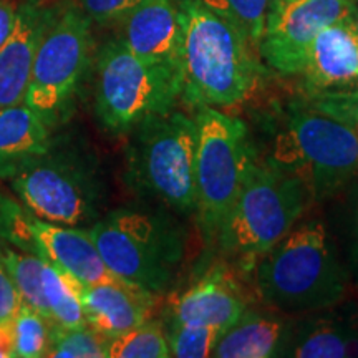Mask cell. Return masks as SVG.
Returning <instances> with one entry per match:
<instances>
[{"label":"cell","instance_id":"obj_1","mask_svg":"<svg viewBox=\"0 0 358 358\" xmlns=\"http://www.w3.org/2000/svg\"><path fill=\"white\" fill-rule=\"evenodd\" d=\"M181 96L192 108H229L254 92L256 47L201 0H178Z\"/></svg>","mask_w":358,"mask_h":358},{"label":"cell","instance_id":"obj_2","mask_svg":"<svg viewBox=\"0 0 358 358\" xmlns=\"http://www.w3.org/2000/svg\"><path fill=\"white\" fill-rule=\"evenodd\" d=\"M257 290L268 306L287 313L317 312L347 295L350 275L322 221L292 227L257 261Z\"/></svg>","mask_w":358,"mask_h":358},{"label":"cell","instance_id":"obj_3","mask_svg":"<svg viewBox=\"0 0 358 358\" xmlns=\"http://www.w3.org/2000/svg\"><path fill=\"white\" fill-rule=\"evenodd\" d=\"M12 191L35 217L92 226L101 217L105 181L96 156L69 138H53L8 176Z\"/></svg>","mask_w":358,"mask_h":358},{"label":"cell","instance_id":"obj_4","mask_svg":"<svg viewBox=\"0 0 358 358\" xmlns=\"http://www.w3.org/2000/svg\"><path fill=\"white\" fill-rule=\"evenodd\" d=\"M310 201L301 181L254 156L217 243L226 254L250 267L256 266L268 249L292 231Z\"/></svg>","mask_w":358,"mask_h":358},{"label":"cell","instance_id":"obj_5","mask_svg":"<svg viewBox=\"0 0 358 358\" xmlns=\"http://www.w3.org/2000/svg\"><path fill=\"white\" fill-rule=\"evenodd\" d=\"M128 134V185L179 214L194 213V118L169 110L150 115Z\"/></svg>","mask_w":358,"mask_h":358},{"label":"cell","instance_id":"obj_6","mask_svg":"<svg viewBox=\"0 0 358 358\" xmlns=\"http://www.w3.org/2000/svg\"><path fill=\"white\" fill-rule=\"evenodd\" d=\"M268 163L324 201L358 178V131L319 111H299L277 134Z\"/></svg>","mask_w":358,"mask_h":358},{"label":"cell","instance_id":"obj_7","mask_svg":"<svg viewBox=\"0 0 358 358\" xmlns=\"http://www.w3.org/2000/svg\"><path fill=\"white\" fill-rule=\"evenodd\" d=\"M181 87L179 71L141 60L120 38L108 40L96 57L95 116L105 131L128 134L150 115L173 110Z\"/></svg>","mask_w":358,"mask_h":358},{"label":"cell","instance_id":"obj_8","mask_svg":"<svg viewBox=\"0 0 358 358\" xmlns=\"http://www.w3.org/2000/svg\"><path fill=\"white\" fill-rule=\"evenodd\" d=\"M103 261L120 279L163 294L182 259V239L171 222L134 209H115L88 227Z\"/></svg>","mask_w":358,"mask_h":358},{"label":"cell","instance_id":"obj_9","mask_svg":"<svg viewBox=\"0 0 358 358\" xmlns=\"http://www.w3.org/2000/svg\"><path fill=\"white\" fill-rule=\"evenodd\" d=\"M196 216L208 239H217L254 159L245 124L217 108L194 116Z\"/></svg>","mask_w":358,"mask_h":358},{"label":"cell","instance_id":"obj_10","mask_svg":"<svg viewBox=\"0 0 358 358\" xmlns=\"http://www.w3.org/2000/svg\"><path fill=\"white\" fill-rule=\"evenodd\" d=\"M92 53V20L77 6L58 10L35 53L24 103L47 128L73 113Z\"/></svg>","mask_w":358,"mask_h":358},{"label":"cell","instance_id":"obj_11","mask_svg":"<svg viewBox=\"0 0 358 358\" xmlns=\"http://www.w3.org/2000/svg\"><path fill=\"white\" fill-rule=\"evenodd\" d=\"M353 0H272L261 57L282 75H301L313 38L325 27L347 20Z\"/></svg>","mask_w":358,"mask_h":358},{"label":"cell","instance_id":"obj_12","mask_svg":"<svg viewBox=\"0 0 358 358\" xmlns=\"http://www.w3.org/2000/svg\"><path fill=\"white\" fill-rule=\"evenodd\" d=\"M58 8L42 0H25L17 7L15 24L0 48V110L24 103L35 53Z\"/></svg>","mask_w":358,"mask_h":358},{"label":"cell","instance_id":"obj_13","mask_svg":"<svg viewBox=\"0 0 358 358\" xmlns=\"http://www.w3.org/2000/svg\"><path fill=\"white\" fill-rule=\"evenodd\" d=\"M118 25H122L118 38L129 52L141 60L166 65L181 73L178 0H141Z\"/></svg>","mask_w":358,"mask_h":358},{"label":"cell","instance_id":"obj_14","mask_svg":"<svg viewBox=\"0 0 358 358\" xmlns=\"http://www.w3.org/2000/svg\"><path fill=\"white\" fill-rule=\"evenodd\" d=\"M35 237L40 256L57 264L85 285L101 284H129L120 279L103 261L90 236L88 227L64 226L35 217Z\"/></svg>","mask_w":358,"mask_h":358},{"label":"cell","instance_id":"obj_15","mask_svg":"<svg viewBox=\"0 0 358 358\" xmlns=\"http://www.w3.org/2000/svg\"><path fill=\"white\" fill-rule=\"evenodd\" d=\"M301 75L312 96L358 88V43L345 20L325 27L313 38Z\"/></svg>","mask_w":358,"mask_h":358},{"label":"cell","instance_id":"obj_16","mask_svg":"<svg viewBox=\"0 0 358 358\" xmlns=\"http://www.w3.org/2000/svg\"><path fill=\"white\" fill-rule=\"evenodd\" d=\"M245 312V302L234 282L216 271L169 301L168 320L213 327L224 332Z\"/></svg>","mask_w":358,"mask_h":358},{"label":"cell","instance_id":"obj_17","mask_svg":"<svg viewBox=\"0 0 358 358\" xmlns=\"http://www.w3.org/2000/svg\"><path fill=\"white\" fill-rule=\"evenodd\" d=\"M80 297L87 324L111 338L151 319L153 302L158 295L133 284L101 282L83 284Z\"/></svg>","mask_w":358,"mask_h":358},{"label":"cell","instance_id":"obj_18","mask_svg":"<svg viewBox=\"0 0 358 358\" xmlns=\"http://www.w3.org/2000/svg\"><path fill=\"white\" fill-rule=\"evenodd\" d=\"M292 340V329L285 320L245 312L226 329L216 342V358L285 357Z\"/></svg>","mask_w":358,"mask_h":358},{"label":"cell","instance_id":"obj_19","mask_svg":"<svg viewBox=\"0 0 358 358\" xmlns=\"http://www.w3.org/2000/svg\"><path fill=\"white\" fill-rule=\"evenodd\" d=\"M52 129L25 103L0 110V179L50 145Z\"/></svg>","mask_w":358,"mask_h":358},{"label":"cell","instance_id":"obj_20","mask_svg":"<svg viewBox=\"0 0 358 358\" xmlns=\"http://www.w3.org/2000/svg\"><path fill=\"white\" fill-rule=\"evenodd\" d=\"M285 357L343 358L358 357V334L350 322L320 319L292 334Z\"/></svg>","mask_w":358,"mask_h":358},{"label":"cell","instance_id":"obj_21","mask_svg":"<svg viewBox=\"0 0 358 358\" xmlns=\"http://www.w3.org/2000/svg\"><path fill=\"white\" fill-rule=\"evenodd\" d=\"M82 285L78 279L45 259L43 294L52 325L64 327V329H78L88 325L80 297Z\"/></svg>","mask_w":358,"mask_h":358},{"label":"cell","instance_id":"obj_22","mask_svg":"<svg viewBox=\"0 0 358 358\" xmlns=\"http://www.w3.org/2000/svg\"><path fill=\"white\" fill-rule=\"evenodd\" d=\"M0 262L7 268L13 284L20 292L24 303L42 313L50 320L47 301L43 294V264L45 259L35 254L12 248L0 241Z\"/></svg>","mask_w":358,"mask_h":358},{"label":"cell","instance_id":"obj_23","mask_svg":"<svg viewBox=\"0 0 358 358\" xmlns=\"http://www.w3.org/2000/svg\"><path fill=\"white\" fill-rule=\"evenodd\" d=\"M171 357L164 324L148 319L108 340V358H168Z\"/></svg>","mask_w":358,"mask_h":358},{"label":"cell","instance_id":"obj_24","mask_svg":"<svg viewBox=\"0 0 358 358\" xmlns=\"http://www.w3.org/2000/svg\"><path fill=\"white\" fill-rule=\"evenodd\" d=\"M201 2L222 19L236 25L250 45L259 48L272 0H201Z\"/></svg>","mask_w":358,"mask_h":358},{"label":"cell","instance_id":"obj_25","mask_svg":"<svg viewBox=\"0 0 358 358\" xmlns=\"http://www.w3.org/2000/svg\"><path fill=\"white\" fill-rule=\"evenodd\" d=\"M108 337L90 325L64 329L52 325L48 355L53 358H108Z\"/></svg>","mask_w":358,"mask_h":358},{"label":"cell","instance_id":"obj_26","mask_svg":"<svg viewBox=\"0 0 358 358\" xmlns=\"http://www.w3.org/2000/svg\"><path fill=\"white\" fill-rule=\"evenodd\" d=\"M0 241L24 252L40 256L37 237H35V216L24 204L2 191H0Z\"/></svg>","mask_w":358,"mask_h":358},{"label":"cell","instance_id":"obj_27","mask_svg":"<svg viewBox=\"0 0 358 358\" xmlns=\"http://www.w3.org/2000/svg\"><path fill=\"white\" fill-rule=\"evenodd\" d=\"M15 329V358H42L48 355L52 322L29 307H20L13 317Z\"/></svg>","mask_w":358,"mask_h":358},{"label":"cell","instance_id":"obj_28","mask_svg":"<svg viewBox=\"0 0 358 358\" xmlns=\"http://www.w3.org/2000/svg\"><path fill=\"white\" fill-rule=\"evenodd\" d=\"M168 347L171 357L176 358H206L211 357L221 330L213 327L187 325L166 320L164 324Z\"/></svg>","mask_w":358,"mask_h":358},{"label":"cell","instance_id":"obj_29","mask_svg":"<svg viewBox=\"0 0 358 358\" xmlns=\"http://www.w3.org/2000/svg\"><path fill=\"white\" fill-rule=\"evenodd\" d=\"M141 0H78V8L98 25L120 24Z\"/></svg>","mask_w":358,"mask_h":358},{"label":"cell","instance_id":"obj_30","mask_svg":"<svg viewBox=\"0 0 358 358\" xmlns=\"http://www.w3.org/2000/svg\"><path fill=\"white\" fill-rule=\"evenodd\" d=\"M348 275L358 289V179L348 196Z\"/></svg>","mask_w":358,"mask_h":358},{"label":"cell","instance_id":"obj_31","mask_svg":"<svg viewBox=\"0 0 358 358\" xmlns=\"http://www.w3.org/2000/svg\"><path fill=\"white\" fill-rule=\"evenodd\" d=\"M24 306L20 292L8 275L7 268L0 262V319H13Z\"/></svg>","mask_w":358,"mask_h":358},{"label":"cell","instance_id":"obj_32","mask_svg":"<svg viewBox=\"0 0 358 358\" xmlns=\"http://www.w3.org/2000/svg\"><path fill=\"white\" fill-rule=\"evenodd\" d=\"M17 17V6L12 0H0V48L7 42L12 34L13 24Z\"/></svg>","mask_w":358,"mask_h":358},{"label":"cell","instance_id":"obj_33","mask_svg":"<svg viewBox=\"0 0 358 358\" xmlns=\"http://www.w3.org/2000/svg\"><path fill=\"white\" fill-rule=\"evenodd\" d=\"M0 358H15L13 319H0Z\"/></svg>","mask_w":358,"mask_h":358},{"label":"cell","instance_id":"obj_34","mask_svg":"<svg viewBox=\"0 0 358 358\" xmlns=\"http://www.w3.org/2000/svg\"><path fill=\"white\" fill-rule=\"evenodd\" d=\"M345 24L348 27V30L352 32L353 38H355L357 43H358V0H353L352 12H350V15L347 17Z\"/></svg>","mask_w":358,"mask_h":358},{"label":"cell","instance_id":"obj_35","mask_svg":"<svg viewBox=\"0 0 358 358\" xmlns=\"http://www.w3.org/2000/svg\"><path fill=\"white\" fill-rule=\"evenodd\" d=\"M357 92H358V88H357Z\"/></svg>","mask_w":358,"mask_h":358},{"label":"cell","instance_id":"obj_36","mask_svg":"<svg viewBox=\"0 0 358 358\" xmlns=\"http://www.w3.org/2000/svg\"><path fill=\"white\" fill-rule=\"evenodd\" d=\"M357 131H358V129H357Z\"/></svg>","mask_w":358,"mask_h":358}]
</instances>
